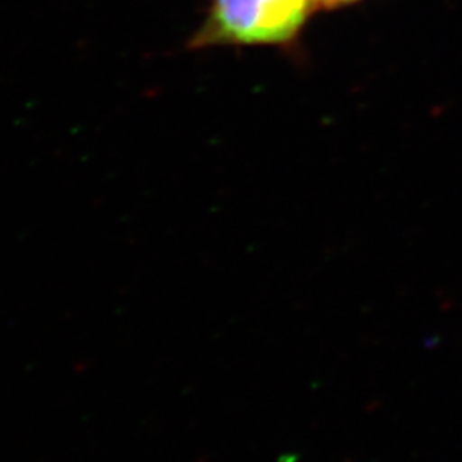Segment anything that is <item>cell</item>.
Returning a JSON list of instances; mask_svg holds the SVG:
<instances>
[{
    "label": "cell",
    "instance_id": "6da1fadb",
    "mask_svg": "<svg viewBox=\"0 0 462 462\" xmlns=\"http://www.w3.org/2000/svg\"><path fill=\"white\" fill-rule=\"evenodd\" d=\"M317 5L315 0H215L196 45L282 43L300 32Z\"/></svg>",
    "mask_w": 462,
    "mask_h": 462
},
{
    "label": "cell",
    "instance_id": "7a4b0ae2",
    "mask_svg": "<svg viewBox=\"0 0 462 462\" xmlns=\"http://www.w3.org/2000/svg\"><path fill=\"white\" fill-rule=\"evenodd\" d=\"M319 5H326V7H337V5H345V4H351L356 0H315Z\"/></svg>",
    "mask_w": 462,
    "mask_h": 462
}]
</instances>
